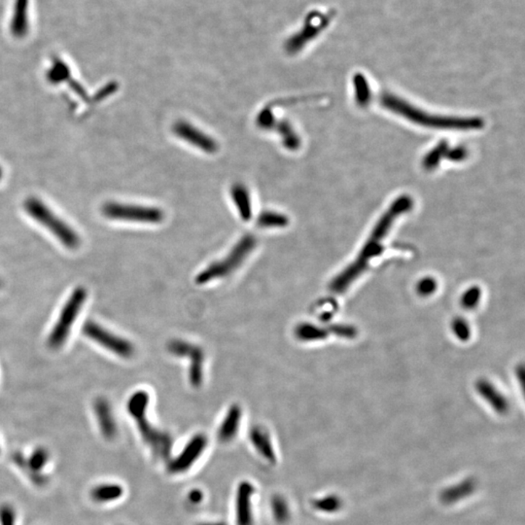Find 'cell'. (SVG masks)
Returning a JSON list of instances; mask_svg holds the SVG:
<instances>
[{"label": "cell", "mask_w": 525, "mask_h": 525, "mask_svg": "<svg viewBox=\"0 0 525 525\" xmlns=\"http://www.w3.org/2000/svg\"><path fill=\"white\" fill-rule=\"evenodd\" d=\"M208 445V439L203 434L196 435L186 445L182 452L169 466V470L172 474H181L189 470L191 467L203 455Z\"/></svg>", "instance_id": "cell-10"}, {"label": "cell", "mask_w": 525, "mask_h": 525, "mask_svg": "<svg viewBox=\"0 0 525 525\" xmlns=\"http://www.w3.org/2000/svg\"><path fill=\"white\" fill-rule=\"evenodd\" d=\"M250 441L257 452L260 453L270 463H275L277 461V455H275L274 445H272V439L269 432L262 426H255L251 429L249 434Z\"/></svg>", "instance_id": "cell-14"}, {"label": "cell", "mask_w": 525, "mask_h": 525, "mask_svg": "<svg viewBox=\"0 0 525 525\" xmlns=\"http://www.w3.org/2000/svg\"><path fill=\"white\" fill-rule=\"evenodd\" d=\"M124 489L121 484L114 482H103L95 485L91 490L92 499L95 503L107 504L120 499L123 497Z\"/></svg>", "instance_id": "cell-16"}, {"label": "cell", "mask_w": 525, "mask_h": 525, "mask_svg": "<svg viewBox=\"0 0 525 525\" xmlns=\"http://www.w3.org/2000/svg\"><path fill=\"white\" fill-rule=\"evenodd\" d=\"M255 493V487L249 482H240L235 497V516L237 525H253L252 514V497Z\"/></svg>", "instance_id": "cell-12"}, {"label": "cell", "mask_w": 525, "mask_h": 525, "mask_svg": "<svg viewBox=\"0 0 525 525\" xmlns=\"http://www.w3.org/2000/svg\"><path fill=\"white\" fill-rule=\"evenodd\" d=\"M102 211L106 218L119 220V221L158 224L164 218V213L161 209L135 206V204L116 203V201L106 203L102 206Z\"/></svg>", "instance_id": "cell-7"}, {"label": "cell", "mask_w": 525, "mask_h": 525, "mask_svg": "<svg viewBox=\"0 0 525 525\" xmlns=\"http://www.w3.org/2000/svg\"><path fill=\"white\" fill-rule=\"evenodd\" d=\"M436 288V281H435L433 278L427 277L424 278V280H421L420 282L418 283V291L420 295L428 296L431 295L432 293H434Z\"/></svg>", "instance_id": "cell-28"}, {"label": "cell", "mask_w": 525, "mask_h": 525, "mask_svg": "<svg viewBox=\"0 0 525 525\" xmlns=\"http://www.w3.org/2000/svg\"><path fill=\"white\" fill-rule=\"evenodd\" d=\"M413 206L412 198L408 196H402L397 198L394 203H392L386 212L376 223L375 229L371 233L370 238L365 243L359 256L357 257L355 262L347 269L341 272L338 277L334 278L330 285V289L335 293H343L349 286L363 272L366 270V267L371 262V260L375 258L383 250V243L386 240V235L391 232L392 225L396 221L398 217L402 216L403 213L410 211Z\"/></svg>", "instance_id": "cell-1"}, {"label": "cell", "mask_w": 525, "mask_h": 525, "mask_svg": "<svg viewBox=\"0 0 525 525\" xmlns=\"http://www.w3.org/2000/svg\"><path fill=\"white\" fill-rule=\"evenodd\" d=\"M149 395L146 391H137L132 394L128 401V412L137 423V428L142 435L143 441L149 445L154 455L161 460L169 457L171 450V439L168 434L163 433L152 425L147 420Z\"/></svg>", "instance_id": "cell-3"}, {"label": "cell", "mask_w": 525, "mask_h": 525, "mask_svg": "<svg viewBox=\"0 0 525 525\" xmlns=\"http://www.w3.org/2000/svg\"><path fill=\"white\" fill-rule=\"evenodd\" d=\"M275 118L270 107L262 110L257 116V126L262 129H272L274 126Z\"/></svg>", "instance_id": "cell-27"}, {"label": "cell", "mask_w": 525, "mask_h": 525, "mask_svg": "<svg viewBox=\"0 0 525 525\" xmlns=\"http://www.w3.org/2000/svg\"><path fill=\"white\" fill-rule=\"evenodd\" d=\"M381 105L386 110L398 115L404 117L413 123L436 129H453V131H471L479 129L484 126V122L479 118H462V117H447L434 115L415 107L410 103L400 99L397 95L383 94Z\"/></svg>", "instance_id": "cell-2"}, {"label": "cell", "mask_w": 525, "mask_h": 525, "mask_svg": "<svg viewBox=\"0 0 525 525\" xmlns=\"http://www.w3.org/2000/svg\"><path fill=\"white\" fill-rule=\"evenodd\" d=\"M2 177V169L1 166H0V179H1Z\"/></svg>", "instance_id": "cell-31"}, {"label": "cell", "mask_w": 525, "mask_h": 525, "mask_svg": "<svg viewBox=\"0 0 525 525\" xmlns=\"http://www.w3.org/2000/svg\"><path fill=\"white\" fill-rule=\"evenodd\" d=\"M83 334L95 343L122 358H129L134 354V347L131 341L111 333L95 321L88 320L85 323Z\"/></svg>", "instance_id": "cell-8"}, {"label": "cell", "mask_w": 525, "mask_h": 525, "mask_svg": "<svg viewBox=\"0 0 525 525\" xmlns=\"http://www.w3.org/2000/svg\"><path fill=\"white\" fill-rule=\"evenodd\" d=\"M94 412L100 432L107 440H112L118 433V427L114 418L112 408L105 398H97L94 403Z\"/></svg>", "instance_id": "cell-13"}, {"label": "cell", "mask_w": 525, "mask_h": 525, "mask_svg": "<svg viewBox=\"0 0 525 525\" xmlns=\"http://www.w3.org/2000/svg\"><path fill=\"white\" fill-rule=\"evenodd\" d=\"M0 525H17V511L10 504L0 506Z\"/></svg>", "instance_id": "cell-25"}, {"label": "cell", "mask_w": 525, "mask_h": 525, "mask_svg": "<svg viewBox=\"0 0 525 525\" xmlns=\"http://www.w3.org/2000/svg\"><path fill=\"white\" fill-rule=\"evenodd\" d=\"M23 208L31 218L46 228L66 248L76 249L80 245L78 233L38 198H26Z\"/></svg>", "instance_id": "cell-4"}, {"label": "cell", "mask_w": 525, "mask_h": 525, "mask_svg": "<svg viewBox=\"0 0 525 525\" xmlns=\"http://www.w3.org/2000/svg\"><path fill=\"white\" fill-rule=\"evenodd\" d=\"M0 285H1V281H0Z\"/></svg>", "instance_id": "cell-32"}, {"label": "cell", "mask_w": 525, "mask_h": 525, "mask_svg": "<svg viewBox=\"0 0 525 525\" xmlns=\"http://www.w3.org/2000/svg\"><path fill=\"white\" fill-rule=\"evenodd\" d=\"M172 131L179 139L185 140L191 145L203 150V152L214 154L219 149V145L216 140L211 139L209 135L204 134V132L193 127V124L187 123V122H177L172 127Z\"/></svg>", "instance_id": "cell-11"}, {"label": "cell", "mask_w": 525, "mask_h": 525, "mask_svg": "<svg viewBox=\"0 0 525 525\" xmlns=\"http://www.w3.org/2000/svg\"><path fill=\"white\" fill-rule=\"evenodd\" d=\"M70 70H68V65L57 60V63H54L51 70L48 73V79H49L50 83L58 84L60 82H68L70 79Z\"/></svg>", "instance_id": "cell-23"}, {"label": "cell", "mask_w": 525, "mask_h": 525, "mask_svg": "<svg viewBox=\"0 0 525 525\" xmlns=\"http://www.w3.org/2000/svg\"><path fill=\"white\" fill-rule=\"evenodd\" d=\"M0 452H1V450H0Z\"/></svg>", "instance_id": "cell-33"}, {"label": "cell", "mask_w": 525, "mask_h": 525, "mask_svg": "<svg viewBox=\"0 0 525 525\" xmlns=\"http://www.w3.org/2000/svg\"><path fill=\"white\" fill-rule=\"evenodd\" d=\"M198 525H227V524H225V522H222V521H216V522H204V524H201Z\"/></svg>", "instance_id": "cell-30"}, {"label": "cell", "mask_w": 525, "mask_h": 525, "mask_svg": "<svg viewBox=\"0 0 525 525\" xmlns=\"http://www.w3.org/2000/svg\"><path fill=\"white\" fill-rule=\"evenodd\" d=\"M203 499V493L200 489H193L188 495V500L193 505H198Z\"/></svg>", "instance_id": "cell-29"}, {"label": "cell", "mask_w": 525, "mask_h": 525, "mask_svg": "<svg viewBox=\"0 0 525 525\" xmlns=\"http://www.w3.org/2000/svg\"><path fill=\"white\" fill-rule=\"evenodd\" d=\"M295 335L297 338L304 341H320L328 336L327 330L319 328L318 326L304 323L296 328Z\"/></svg>", "instance_id": "cell-20"}, {"label": "cell", "mask_w": 525, "mask_h": 525, "mask_svg": "<svg viewBox=\"0 0 525 525\" xmlns=\"http://www.w3.org/2000/svg\"><path fill=\"white\" fill-rule=\"evenodd\" d=\"M476 387L481 396L484 398L485 401L489 402L495 408V410L499 413H505L508 410L507 400L489 381L482 379L477 383Z\"/></svg>", "instance_id": "cell-17"}, {"label": "cell", "mask_w": 525, "mask_h": 525, "mask_svg": "<svg viewBox=\"0 0 525 525\" xmlns=\"http://www.w3.org/2000/svg\"><path fill=\"white\" fill-rule=\"evenodd\" d=\"M289 224L288 217L275 211H264L257 218V225L261 228H283Z\"/></svg>", "instance_id": "cell-21"}, {"label": "cell", "mask_w": 525, "mask_h": 525, "mask_svg": "<svg viewBox=\"0 0 525 525\" xmlns=\"http://www.w3.org/2000/svg\"><path fill=\"white\" fill-rule=\"evenodd\" d=\"M275 131L280 134L282 139L283 145L289 150L299 149L301 146V139L294 131L293 127L286 120H275L274 126Z\"/></svg>", "instance_id": "cell-19"}, {"label": "cell", "mask_w": 525, "mask_h": 525, "mask_svg": "<svg viewBox=\"0 0 525 525\" xmlns=\"http://www.w3.org/2000/svg\"><path fill=\"white\" fill-rule=\"evenodd\" d=\"M452 331L455 335L461 339V341H467V339L470 338V327H469L468 323L462 319V318H457V319L453 321Z\"/></svg>", "instance_id": "cell-26"}, {"label": "cell", "mask_w": 525, "mask_h": 525, "mask_svg": "<svg viewBox=\"0 0 525 525\" xmlns=\"http://www.w3.org/2000/svg\"><path fill=\"white\" fill-rule=\"evenodd\" d=\"M241 410L238 405H232L228 410L224 420L218 429V439L222 442H229L237 436L241 420Z\"/></svg>", "instance_id": "cell-15"}, {"label": "cell", "mask_w": 525, "mask_h": 525, "mask_svg": "<svg viewBox=\"0 0 525 525\" xmlns=\"http://www.w3.org/2000/svg\"><path fill=\"white\" fill-rule=\"evenodd\" d=\"M481 290L478 287H472L467 290L462 298H461V304L464 309H472L477 307L481 299Z\"/></svg>", "instance_id": "cell-24"}, {"label": "cell", "mask_w": 525, "mask_h": 525, "mask_svg": "<svg viewBox=\"0 0 525 525\" xmlns=\"http://www.w3.org/2000/svg\"><path fill=\"white\" fill-rule=\"evenodd\" d=\"M87 290L84 287L74 289L65 302L57 322L48 336V344L51 349L62 347L70 335L71 328L80 314L82 307L87 299Z\"/></svg>", "instance_id": "cell-6"}, {"label": "cell", "mask_w": 525, "mask_h": 525, "mask_svg": "<svg viewBox=\"0 0 525 525\" xmlns=\"http://www.w3.org/2000/svg\"><path fill=\"white\" fill-rule=\"evenodd\" d=\"M232 197L235 208L240 213V218L243 221H248L252 216L251 201L248 188L243 184H235L232 187Z\"/></svg>", "instance_id": "cell-18"}, {"label": "cell", "mask_w": 525, "mask_h": 525, "mask_svg": "<svg viewBox=\"0 0 525 525\" xmlns=\"http://www.w3.org/2000/svg\"><path fill=\"white\" fill-rule=\"evenodd\" d=\"M272 514L278 524H285L290 519V511L285 498L281 496H275L272 500Z\"/></svg>", "instance_id": "cell-22"}, {"label": "cell", "mask_w": 525, "mask_h": 525, "mask_svg": "<svg viewBox=\"0 0 525 525\" xmlns=\"http://www.w3.org/2000/svg\"><path fill=\"white\" fill-rule=\"evenodd\" d=\"M171 354L184 356L190 360L189 379L193 386H201L203 378V352L200 347L182 341H174L169 344Z\"/></svg>", "instance_id": "cell-9"}, {"label": "cell", "mask_w": 525, "mask_h": 525, "mask_svg": "<svg viewBox=\"0 0 525 525\" xmlns=\"http://www.w3.org/2000/svg\"><path fill=\"white\" fill-rule=\"evenodd\" d=\"M256 245L257 240L253 235H245L224 259L213 262L200 272L196 278V282L203 285L213 280L227 277L243 265V262L256 248Z\"/></svg>", "instance_id": "cell-5"}]
</instances>
